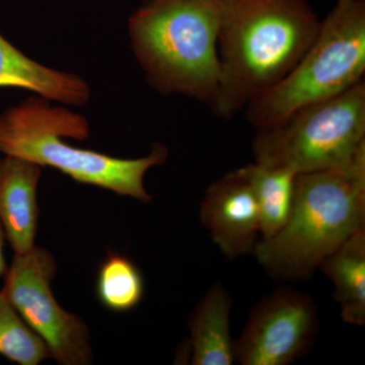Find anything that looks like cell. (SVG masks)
Segmentation results:
<instances>
[{
	"mask_svg": "<svg viewBox=\"0 0 365 365\" xmlns=\"http://www.w3.org/2000/svg\"><path fill=\"white\" fill-rule=\"evenodd\" d=\"M220 76L210 108L232 119L285 78L321 21L307 0H220Z\"/></svg>",
	"mask_w": 365,
	"mask_h": 365,
	"instance_id": "cell-1",
	"label": "cell"
},
{
	"mask_svg": "<svg viewBox=\"0 0 365 365\" xmlns=\"http://www.w3.org/2000/svg\"><path fill=\"white\" fill-rule=\"evenodd\" d=\"M365 230V151L341 169L299 174L287 223L253 251L279 281L311 277L353 235Z\"/></svg>",
	"mask_w": 365,
	"mask_h": 365,
	"instance_id": "cell-2",
	"label": "cell"
},
{
	"mask_svg": "<svg viewBox=\"0 0 365 365\" xmlns=\"http://www.w3.org/2000/svg\"><path fill=\"white\" fill-rule=\"evenodd\" d=\"M90 133L85 116L64 105L52 106L51 101L35 95L0 114V153L52 168L79 184L150 202L153 197L144 187V177L165 163L168 148L153 143L146 157L120 158L63 140H85Z\"/></svg>",
	"mask_w": 365,
	"mask_h": 365,
	"instance_id": "cell-3",
	"label": "cell"
},
{
	"mask_svg": "<svg viewBox=\"0 0 365 365\" xmlns=\"http://www.w3.org/2000/svg\"><path fill=\"white\" fill-rule=\"evenodd\" d=\"M220 0H148L128 20L132 52L148 85L211 105L220 76Z\"/></svg>",
	"mask_w": 365,
	"mask_h": 365,
	"instance_id": "cell-4",
	"label": "cell"
},
{
	"mask_svg": "<svg viewBox=\"0 0 365 365\" xmlns=\"http://www.w3.org/2000/svg\"><path fill=\"white\" fill-rule=\"evenodd\" d=\"M364 73L365 0H337L297 66L252 101L245 115L256 129L271 126L349 90L364 81Z\"/></svg>",
	"mask_w": 365,
	"mask_h": 365,
	"instance_id": "cell-5",
	"label": "cell"
},
{
	"mask_svg": "<svg viewBox=\"0 0 365 365\" xmlns=\"http://www.w3.org/2000/svg\"><path fill=\"white\" fill-rule=\"evenodd\" d=\"M365 151L364 81L257 129L255 163L299 174L341 169Z\"/></svg>",
	"mask_w": 365,
	"mask_h": 365,
	"instance_id": "cell-6",
	"label": "cell"
},
{
	"mask_svg": "<svg viewBox=\"0 0 365 365\" xmlns=\"http://www.w3.org/2000/svg\"><path fill=\"white\" fill-rule=\"evenodd\" d=\"M56 263L50 252L34 247L16 254L6 272L2 294L47 347L49 356L63 365L91 364V334L85 322L67 313L52 292Z\"/></svg>",
	"mask_w": 365,
	"mask_h": 365,
	"instance_id": "cell-7",
	"label": "cell"
},
{
	"mask_svg": "<svg viewBox=\"0 0 365 365\" xmlns=\"http://www.w3.org/2000/svg\"><path fill=\"white\" fill-rule=\"evenodd\" d=\"M319 329L313 299L292 287L276 288L254 307L239 340L235 361L287 365L307 351Z\"/></svg>",
	"mask_w": 365,
	"mask_h": 365,
	"instance_id": "cell-8",
	"label": "cell"
},
{
	"mask_svg": "<svg viewBox=\"0 0 365 365\" xmlns=\"http://www.w3.org/2000/svg\"><path fill=\"white\" fill-rule=\"evenodd\" d=\"M200 220L230 260L253 253L261 232L260 215L251 186L239 170L228 173L206 190Z\"/></svg>",
	"mask_w": 365,
	"mask_h": 365,
	"instance_id": "cell-9",
	"label": "cell"
},
{
	"mask_svg": "<svg viewBox=\"0 0 365 365\" xmlns=\"http://www.w3.org/2000/svg\"><path fill=\"white\" fill-rule=\"evenodd\" d=\"M42 168L23 158H0V223L14 253L35 247L39 208L37 190Z\"/></svg>",
	"mask_w": 365,
	"mask_h": 365,
	"instance_id": "cell-10",
	"label": "cell"
},
{
	"mask_svg": "<svg viewBox=\"0 0 365 365\" xmlns=\"http://www.w3.org/2000/svg\"><path fill=\"white\" fill-rule=\"evenodd\" d=\"M0 88L32 91L39 97L71 107H83L91 91L78 74L57 71L30 58L0 34Z\"/></svg>",
	"mask_w": 365,
	"mask_h": 365,
	"instance_id": "cell-11",
	"label": "cell"
},
{
	"mask_svg": "<svg viewBox=\"0 0 365 365\" xmlns=\"http://www.w3.org/2000/svg\"><path fill=\"white\" fill-rule=\"evenodd\" d=\"M232 299L222 282H216L190 317L192 364L232 365L235 342L230 336Z\"/></svg>",
	"mask_w": 365,
	"mask_h": 365,
	"instance_id": "cell-12",
	"label": "cell"
},
{
	"mask_svg": "<svg viewBox=\"0 0 365 365\" xmlns=\"http://www.w3.org/2000/svg\"><path fill=\"white\" fill-rule=\"evenodd\" d=\"M319 269L332 281L334 297L339 304L343 321L352 326H364L365 230L350 237Z\"/></svg>",
	"mask_w": 365,
	"mask_h": 365,
	"instance_id": "cell-13",
	"label": "cell"
},
{
	"mask_svg": "<svg viewBox=\"0 0 365 365\" xmlns=\"http://www.w3.org/2000/svg\"><path fill=\"white\" fill-rule=\"evenodd\" d=\"M251 186L259 215L261 239H268L287 223L294 203L297 174L284 168L249 163L237 169Z\"/></svg>",
	"mask_w": 365,
	"mask_h": 365,
	"instance_id": "cell-14",
	"label": "cell"
},
{
	"mask_svg": "<svg viewBox=\"0 0 365 365\" xmlns=\"http://www.w3.org/2000/svg\"><path fill=\"white\" fill-rule=\"evenodd\" d=\"M96 289L103 306L110 311L125 313L143 300V274L127 257L111 254L98 269Z\"/></svg>",
	"mask_w": 365,
	"mask_h": 365,
	"instance_id": "cell-15",
	"label": "cell"
},
{
	"mask_svg": "<svg viewBox=\"0 0 365 365\" xmlns=\"http://www.w3.org/2000/svg\"><path fill=\"white\" fill-rule=\"evenodd\" d=\"M0 355L20 365H38L49 356L44 342L29 328L1 292Z\"/></svg>",
	"mask_w": 365,
	"mask_h": 365,
	"instance_id": "cell-16",
	"label": "cell"
},
{
	"mask_svg": "<svg viewBox=\"0 0 365 365\" xmlns=\"http://www.w3.org/2000/svg\"><path fill=\"white\" fill-rule=\"evenodd\" d=\"M4 237H6V235H4V228H2L1 223H0V276L6 274L7 270L4 253Z\"/></svg>",
	"mask_w": 365,
	"mask_h": 365,
	"instance_id": "cell-17",
	"label": "cell"
}]
</instances>
